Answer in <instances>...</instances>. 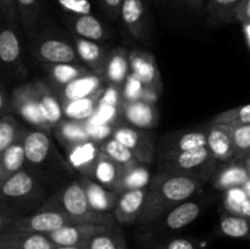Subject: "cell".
Masks as SVG:
<instances>
[{"instance_id": "10", "label": "cell", "mask_w": 250, "mask_h": 249, "mask_svg": "<svg viewBox=\"0 0 250 249\" xmlns=\"http://www.w3.org/2000/svg\"><path fill=\"white\" fill-rule=\"evenodd\" d=\"M129 62H131V73L138 77L146 87L153 88L161 94L163 81H161L158 62L153 54L141 49H133L129 51Z\"/></svg>"}, {"instance_id": "41", "label": "cell", "mask_w": 250, "mask_h": 249, "mask_svg": "<svg viewBox=\"0 0 250 249\" xmlns=\"http://www.w3.org/2000/svg\"><path fill=\"white\" fill-rule=\"evenodd\" d=\"M42 0H17L20 19L26 31H31L36 26V22L41 12Z\"/></svg>"}, {"instance_id": "45", "label": "cell", "mask_w": 250, "mask_h": 249, "mask_svg": "<svg viewBox=\"0 0 250 249\" xmlns=\"http://www.w3.org/2000/svg\"><path fill=\"white\" fill-rule=\"evenodd\" d=\"M85 127H87L88 134H89L90 141L95 142L98 144H102L103 142L107 141L114 136L115 127L112 124H89V122H84Z\"/></svg>"}, {"instance_id": "33", "label": "cell", "mask_w": 250, "mask_h": 249, "mask_svg": "<svg viewBox=\"0 0 250 249\" xmlns=\"http://www.w3.org/2000/svg\"><path fill=\"white\" fill-rule=\"evenodd\" d=\"M55 137L66 151L83 142L90 141L84 122L67 119L55 127Z\"/></svg>"}, {"instance_id": "29", "label": "cell", "mask_w": 250, "mask_h": 249, "mask_svg": "<svg viewBox=\"0 0 250 249\" xmlns=\"http://www.w3.org/2000/svg\"><path fill=\"white\" fill-rule=\"evenodd\" d=\"M202 212V207L197 202H183L176 205L166 215H164L163 225L165 228L177 231L192 224Z\"/></svg>"}, {"instance_id": "31", "label": "cell", "mask_w": 250, "mask_h": 249, "mask_svg": "<svg viewBox=\"0 0 250 249\" xmlns=\"http://www.w3.org/2000/svg\"><path fill=\"white\" fill-rule=\"evenodd\" d=\"M14 27L16 26L4 27L0 32V60L7 67L21 68V43Z\"/></svg>"}, {"instance_id": "15", "label": "cell", "mask_w": 250, "mask_h": 249, "mask_svg": "<svg viewBox=\"0 0 250 249\" xmlns=\"http://www.w3.org/2000/svg\"><path fill=\"white\" fill-rule=\"evenodd\" d=\"M207 146L217 161H229L236 159L232 127L227 124H211L207 128Z\"/></svg>"}, {"instance_id": "4", "label": "cell", "mask_w": 250, "mask_h": 249, "mask_svg": "<svg viewBox=\"0 0 250 249\" xmlns=\"http://www.w3.org/2000/svg\"><path fill=\"white\" fill-rule=\"evenodd\" d=\"M216 161L208 146H200L159 158V171L192 177L205 183L216 170Z\"/></svg>"}, {"instance_id": "39", "label": "cell", "mask_w": 250, "mask_h": 249, "mask_svg": "<svg viewBox=\"0 0 250 249\" xmlns=\"http://www.w3.org/2000/svg\"><path fill=\"white\" fill-rule=\"evenodd\" d=\"M212 124H227V126L231 127L250 124V104L242 105V106L220 112L212 119Z\"/></svg>"}, {"instance_id": "53", "label": "cell", "mask_w": 250, "mask_h": 249, "mask_svg": "<svg viewBox=\"0 0 250 249\" xmlns=\"http://www.w3.org/2000/svg\"><path fill=\"white\" fill-rule=\"evenodd\" d=\"M180 1L185 2V4L190 5V6L202 7L203 6V2H204V0H180Z\"/></svg>"}, {"instance_id": "6", "label": "cell", "mask_w": 250, "mask_h": 249, "mask_svg": "<svg viewBox=\"0 0 250 249\" xmlns=\"http://www.w3.org/2000/svg\"><path fill=\"white\" fill-rule=\"evenodd\" d=\"M75 224L67 216L55 210H38L34 214L17 217L10 222L5 229H17V231L36 232V233L49 234L66 225Z\"/></svg>"}, {"instance_id": "42", "label": "cell", "mask_w": 250, "mask_h": 249, "mask_svg": "<svg viewBox=\"0 0 250 249\" xmlns=\"http://www.w3.org/2000/svg\"><path fill=\"white\" fill-rule=\"evenodd\" d=\"M148 88L149 87H146L133 73H129L122 85V99L124 102H137V100L144 102Z\"/></svg>"}, {"instance_id": "30", "label": "cell", "mask_w": 250, "mask_h": 249, "mask_svg": "<svg viewBox=\"0 0 250 249\" xmlns=\"http://www.w3.org/2000/svg\"><path fill=\"white\" fill-rule=\"evenodd\" d=\"M125 171L126 167L112 160L105 153H102L92 178L104 187L116 192V188L124 177Z\"/></svg>"}, {"instance_id": "54", "label": "cell", "mask_w": 250, "mask_h": 249, "mask_svg": "<svg viewBox=\"0 0 250 249\" xmlns=\"http://www.w3.org/2000/svg\"><path fill=\"white\" fill-rule=\"evenodd\" d=\"M55 249H85L84 247H56Z\"/></svg>"}, {"instance_id": "35", "label": "cell", "mask_w": 250, "mask_h": 249, "mask_svg": "<svg viewBox=\"0 0 250 249\" xmlns=\"http://www.w3.org/2000/svg\"><path fill=\"white\" fill-rule=\"evenodd\" d=\"M85 249H127L124 233L116 226H105L85 244Z\"/></svg>"}, {"instance_id": "20", "label": "cell", "mask_w": 250, "mask_h": 249, "mask_svg": "<svg viewBox=\"0 0 250 249\" xmlns=\"http://www.w3.org/2000/svg\"><path fill=\"white\" fill-rule=\"evenodd\" d=\"M105 87H106V83H105L104 77L95 72H90L72 81L61 89L54 90V93L62 104V103L71 102V100L90 97Z\"/></svg>"}, {"instance_id": "3", "label": "cell", "mask_w": 250, "mask_h": 249, "mask_svg": "<svg viewBox=\"0 0 250 249\" xmlns=\"http://www.w3.org/2000/svg\"><path fill=\"white\" fill-rule=\"evenodd\" d=\"M24 153H26L27 171L33 173L39 180V175L48 176L60 171L70 173L72 167L67 160L59 154L50 137L41 129L27 131L24 136Z\"/></svg>"}, {"instance_id": "27", "label": "cell", "mask_w": 250, "mask_h": 249, "mask_svg": "<svg viewBox=\"0 0 250 249\" xmlns=\"http://www.w3.org/2000/svg\"><path fill=\"white\" fill-rule=\"evenodd\" d=\"M26 132L27 129H23L19 139L0 153V185L16 172L23 170L26 166V153H24L23 144Z\"/></svg>"}, {"instance_id": "12", "label": "cell", "mask_w": 250, "mask_h": 249, "mask_svg": "<svg viewBox=\"0 0 250 249\" xmlns=\"http://www.w3.org/2000/svg\"><path fill=\"white\" fill-rule=\"evenodd\" d=\"M207 146V132L205 131H178L164 136L158 145V156L172 155L190 149Z\"/></svg>"}, {"instance_id": "18", "label": "cell", "mask_w": 250, "mask_h": 249, "mask_svg": "<svg viewBox=\"0 0 250 249\" xmlns=\"http://www.w3.org/2000/svg\"><path fill=\"white\" fill-rule=\"evenodd\" d=\"M122 119L131 127L149 131L158 126L159 110L156 107V104L143 102V100L124 102Z\"/></svg>"}, {"instance_id": "13", "label": "cell", "mask_w": 250, "mask_h": 249, "mask_svg": "<svg viewBox=\"0 0 250 249\" xmlns=\"http://www.w3.org/2000/svg\"><path fill=\"white\" fill-rule=\"evenodd\" d=\"M146 197H148V188L127 190L119 194V200L114 210L116 222L127 225L141 221L146 208Z\"/></svg>"}, {"instance_id": "17", "label": "cell", "mask_w": 250, "mask_h": 249, "mask_svg": "<svg viewBox=\"0 0 250 249\" xmlns=\"http://www.w3.org/2000/svg\"><path fill=\"white\" fill-rule=\"evenodd\" d=\"M66 153L67 161L72 170L77 171L85 177L92 178L103 151L100 149V144L93 141H87L72 146Z\"/></svg>"}, {"instance_id": "16", "label": "cell", "mask_w": 250, "mask_h": 249, "mask_svg": "<svg viewBox=\"0 0 250 249\" xmlns=\"http://www.w3.org/2000/svg\"><path fill=\"white\" fill-rule=\"evenodd\" d=\"M105 226L94 224H70L48 234L56 247H85L90 238Z\"/></svg>"}, {"instance_id": "38", "label": "cell", "mask_w": 250, "mask_h": 249, "mask_svg": "<svg viewBox=\"0 0 250 249\" xmlns=\"http://www.w3.org/2000/svg\"><path fill=\"white\" fill-rule=\"evenodd\" d=\"M100 149H102L103 153H105L112 160H115L126 168L133 167V166L138 165V164H142L126 145H124L121 142L115 139L114 137L103 142L100 144Z\"/></svg>"}, {"instance_id": "55", "label": "cell", "mask_w": 250, "mask_h": 249, "mask_svg": "<svg viewBox=\"0 0 250 249\" xmlns=\"http://www.w3.org/2000/svg\"><path fill=\"white\" fill-rule=\"evenodd\" d=\"M243 188H244V190H246V192H247V194H248L249 198H250V180L246 183V185L243 186Z\"/></svg>"}, {"instance_id": "25", "label": "cell", "mask_w": 250, "mask_h": 249, "mask_svg": "<svg viewBox=\"0 0 250 249\" xmlns=\"http://www.w3.org/2000/svg\"><path fill=\"white\" fill-rule=\"evenodd\" d=\"M75 49L81 61L85 63L87 67H89L93 72L98 75H104L110 50L103 46L99 42L89 41V39L80 38V37L75 38Z\"/></svg>"}, {"instance_id": "28", "label": "cell", "mask_w": 250, "mask_h": 249, "mask_svg": "<svg viewBox=\"0 0 250 249\" xmlns=\"http://www.w3.org/2000/svg\"><path fill=\"white\" fill-rule=\"evenodd\" d=\"M45 70L53 90L61 89L72 81L93 72L83 63H45Z\"/></svg>"}, {"instance_id": "51", "label": "cell", "mask_w": 250, "mask_h": 249, "mask_svg": "<svg viewBox=\"0 0 250 249\" xmlns=\"http://www.w3.org/2000/svg\"><path fill=\"white\" fill-rule=\"evenodd\" d=\"M10 104H12V102L6 103V93L4 89H1V93H0V114H1V116L9 115L6 114V109H10Z\"/></svg>"}, {"instance_id": "47", "label": "cell", "mask_w": 250, "mask_h": 249, "mask_svg": "<svg viewBox=\"0 0 250 249\" xmlns=\"http://www.w3.org/2000/svg\"><path fill=\"white\" fill-rule=\"evenodd\" d=\"M62 9L71 14H90L88 0H58Z\"/></svg>"}, {"instance_id": "50", "label": "cell", "mask_w": 250, "mask_h": 249, "mask_svg": "<svg viewBox=\"0 0 250 249\" xmlns=\"http://www.w3.org/2000/svg\"><path fill=\"white\" fill-rule=\"evenodd\" d=\"M237 21L250 24V0H243L237 11Z\"/></svg>"}, {"instance_id": "14", "label": "cell", "mask_w": 250, "mask_h": 249, "mask_svg": "<svg viewBox=\"0 0 250 249\" xmlns=\"http://www.w3.org/2000/svg\"><path fill=\"white\" fill-rule=\"evenodd\" d=\"M249 180L250 172L246 160L232 159L225 161L224 165L215 170L210 178V183L216 189L225 192L234 187H243Z\"/></svg>"}, {"instance_id": "34", "label": "cell", "mask_w": 250, "mask_h": 249, "mask_svg": "<svg viewBox=\"0 0 250 249\" xmlns=\"http://www.w3.org/2000/svg\"><path fill=\"white\" fill-rule=\"evenodd\" d=\"M243 0H209L207 11L212 26H221L237 20V11Z\"/></svg>"}, {"instance_id": "24", "label": "cell", "mask_w": 250, "mask_h": 249, "mask_svg": "<svg viewBox=\"0 0 250 249\" xmlns=\"http://www.w3.org/2000/svg\"><path fill=\"white\" fill-rule=\"evenodd\" d=\"M129 73H131L129 50L122 46L111 49L103 75L106 85L122 87Z\"/></svg>"}, {"instance_id": "48", "label": "cell", "mask_w": 250, "mask_h": 249, "mask_svg": "<svg viewBox=\"0 0 250 249\" xmlns=\"http://www.w3.org/2000/svg\"><path fill=\"white\" fill-rule=\"evenodd\" d=\"M159 249H200L194 241L188 238H172L163 242L158 246Z\"/></svg>"}, {"instance_id": "43", "label": "cell", "mask_w": 250, "mask_h": 249, "mask_svg": "<svg viewBox=\"0 0 250 249\" xmlns=\"http://www.w3.org/2000/svg\"><path fill=\"white\" fill-rule=\"evenodd\" d=\"M236 146V159L246 160L250 156V124L232 127Z\"/></svg>"}, {"instance_id": "26", "label": "cell", "mask_w": 250, "mask_h": 249, "mask_svg": "<svg viewBox=\"0 0 250 249\" xmlns=\"http://www.w3.org/2000/svg\"><path fill=\"white\" fill-rule=\"evenodd\" d=\"M120 19L134 38H144L146 26V0H124Z\"/></svg>"}, {"instance_id": "23", "label": "cell", "mask_w": 250, "mask_h": 249, "mask_svg": "<svg viewBox=\"0 0 250 249\" xmlns=\"http://www.w3.org/2000/svg\"><path fill=\"white\" fill-rule=\"evenodd\" d=\"M33 83L39 109H41L44 120L50 126V128L56 127L61 121H63V117H65L63 116L62 104L56 97L54 90L50 88V85L45 84L42 81H37Z\"/></svg>"}, {"instance_id": "32", "label": "cell", "mask_w": 250, "mask_h": 249, "mask_svg": "<svg viewBox=\"0 0 250 249\" xmlns=\"http://www.w3.org/2000/svg\"><path fill=\"white\" fill-rule=\"evenodd\" d=\"M104 90L105 88H103L90 97L62 103L63 116L67 120H73V121H88L97 111L98 104H99Z\"/></svg>"}, {"instance_id": "5", "label": "cell", "mask_w": 250, "mask_h": 249, "mask_svg": "<svg viewBox=\"0 0 250 249\" xmlns=\"http://www.w3.org/2000/svg\"><path fill=\"white\" fill-rule=\"evenodd\" d=\"M44 194L41 181L27 171L26 168L19 171L0 185V195L2 203L27 204L34 203Z\"/></svg>"}, {"instance_id": "40", "label": "cell", "mask_w": 250, "mask_h": 249, "mask_svg": "<svg viewBox=\"0 0 250 249\" xmlns=\"http://www.w3.org/2000/svg\"><path fill=\"white\" fill-rule=\"evenodd\" d=\"M22 132H23V128L19 126L14 116H11L10 114L1 116V120H0V153L9 148L11 144H14L21 136Z\"/></svg>"}, {"instance_id": "1", "label": "cell", "mask_w": 250, "mask_h": 249, "mask_svg": "<svg viewBox=\"0 0 250 249\" xmlns=\"http://www.w3.org/2000/svg\"><path fill=\"white\" fill-rule=\"evenodd\" d=\"M203 185L195 178L159 171L148 187L146 208L139 222L146 225L160 219L176 205L187 202L202 189Z\"/></svg>"}, {"instance_id": "7", "label": "cell", "mask_w": 250, "mask_h": 249, "mask_svg": "<svg viewBox=\"0 0 250 249\" xmlns=\"http://www.w3.org/2000/svg\"><path fill=\"white\" fill-rule=\"evenodd\" d=\"M112 137L126 145L142 164H153L155 156V142L151 132L125 124H117Z\"/></svg>"}, {"instance_id": "9", "label": "cell", "mask_w": 250, "mask_h": 249, "mask_svg": "<svg viewBox=\"0 0 250 249\" xmlns=\"http://www.w3.org/2000/svg\"><path fill=\"white\" fill-rule=\"evenodd\" d=\"M32 53L44 63H82L75 46L58 38L37 41L32 45Z\"/></svg>"}, {"instance_id": "36", "label": "cell", "mask_w": 250, "mask_h": 249, "mask_svg": "<svg viewBox=\"0 0 250 249\" xmlns=\"http://www.w3.org/2000/svg\"><path fill=\"white\" fill-rule=\"evenodd\" d=\"M219 228L222 236L250 241V217L225 211L220 219Z\"/></svg>"}, {"instance_id": "22", "label": "cell", "mask_w": 250, "mask_h": 249, "mask_svg": "<svg viewBox=\"0 0 250 249\" xmlns=\"http://www.w3.org/2000/svg\"><path fill=\"white\" fill-rule=\"evenodd\" d=\"M88 200L95 211L100 214H114L115 207L119 200V193L104 187L93 178L82 176L81 178Z\"/></svg>"}, {"instance_id": "19", "label": "cell", "mask_w": 250, "mask_h": 249, "mask_svg": "<svg viewBox=\"0 0 250 249\" xmlns=\"http://www.w3.org/2000/svg\"><path fill=\"white\" fill-rule=\"evenodd\" d=\"M48 234L5 229L0 233V249H55Z\"/></svg>"}, {"instance_id": "52", "label": "cell", "mask_w": 250, "mask_h": 249, "mask_svg": "<svg viewBox=\"0 0 250 249\" xmlns=\"http://www.w3.org/2000/svg\"><path fill=\"white\" fill-rule=\"evenodd\" d=\"M238 215H241V216L250 217V198L248 200H247L246 203H244L243 205H242V208H241V210H239Z\"/></svg>"}, {"instance_id": "8", "label": "cell", "mask_w": 250, "mask_h": 249, "mask_svg": "<svg viewBox=\"0 0 250 249\" xmlns=\"http://www.w3.org/2000/svg\"><path fill=\"white\" fill-rule=\"evenodd\" d=\"M11 102L12 109L27 124L44 132H48L50 129V126L46 124L43 115H42L41 109H39V104L36 97V89H34L33 82L17 87L12 92Z\"/></svg>"}, {"instance_id": "11", "label": "cell", "mask_w": 250, "mask_h": 249, "mask_svg": "<svg viewBox=\"0 0 250 249\" xmlns=\"http://www.w3.org/2000/svg\"><path fill=\"white\" fill-rule=\"evenodd\" d=\"M122 87L106 85L103 93L95 114L88 121L89 124H112L117 126V122L122 117Z\"/></svg>"}, {"instance_id": "21", "label": "cell", "mask_w": 250, "mask_h": 249, "mask_svg": "<svg viewBox=\"0 0 250 249\" xmlns=\"http://www.w3.org/2000/svg\"><path fill=\"white\" fill-rule=\"evenodd\" d=\"M63 21L77 37L94 42H104L107 38L106 29L100 20L92 14H71L65 11Z\"/></svg>"}, {"instance_id": "44", "label": "cell", "mask_w": 250, "mask_h": 249, "mask_svg": "<svg viewBox=\"0 0 250 249\" xmlns=\"http://www.w3.org/2000/svg\"><path fill=\"white\" fill-rule=\"evenodd\" d=\"M249 199V195L244 190L243 187H234L231 189H227L224 192V207L225 211L229 214L238 215L242 205Z\"/></svg>"}, {"instance_id": "49", "label": "cell", "mask_w": 250, "mask_h": 249, "mask_svg": "<svg viewBox=\"0 0 250 249\" xmlns=\"http://www.w3.org/2000/svg\"><path fill=\"white\" fill-rule=\"evenodd\" d=\"M102 4L106 14L111 19H117L121 14V7L124 4V0H102Z\"/></svg>"}, {"instance_id": "37", "label": "cell", "mask_w": 250, "mask_h": 249, "mask_svg": "<svg viewBox=\"0 0 250 249\" xmlns=\"http://www.w3.org/2000/svg\"><path fill=\"white\" fill-rule=\"evenodd\" d=\"M151 180L153 178L150 177V170L148 168V165L146 164H138L133 167L126 168L124 177L117 186L116 193L121 194L127 190L148 188Z\"/></svg>"}, {"instance_id": "56", "label": "cell", "mask_w": 250, "mask_h": 249, "mask_svg": "<svg viewBox=\"0 0 250 249\" xmlns=\"http://www.w3.org/2000/svg\"><path fill=\"white\" fill-rule=\"evenodd\" d=\"M246 164H247V166H248L249 172H250V156H249V158H247V159H246Z\"/></svg>"}, {"instance_id": "2", "label": "cell", "mask_w": 250, "mask_h": 249, "mask_svg": "<svg viewBox=\"0 0 250 249\" xmlns=\"http://www.w3.org/2000/svg\"><path fill=\"white\" fill-rule=\"evenodd\" d=\"M38 210H55L77 224L115 226L116 221L114 214H100L93 209L80 180L61 188L60 192L49 198Z\"/></svg>"}, {"instance_id": "46", "label": "cell", "mask_w": 250, "mask_h": 249, "mask_svg": "<svg viewBox=\"0 0 250 249\" xmlns=\"http://www.w3.org/2000/svg\"><path fill=\"white\" fill-rule=\"evenodd\" d=\"M0 11H1L2 20L7 23L17 26L21 22L17 0H0Z\"/></svg>"}]
</instances>
